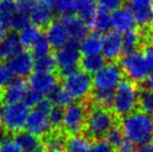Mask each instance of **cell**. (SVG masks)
Listing matches in <instances>:
<instances>
[{
  "label": "cell",
  "instance_id": "41",
  "mask_svg": "<svg viewBox=\"0 0 153 152\" xmlns=\"http://www.w3.org/2000/svg\"><path fill=\"white\" fill-rule=\"evenodd\" d=\"M22 148L20 145L13 139L5 141L0 144V152H22Z\"/></svg>",
  "mask_w": 153,
  "mask_h": 152
},
{
  "label": "cell",
  "instance_id": "51",
  "mask_svg": "<svg viewBox=\"0 0 153 152\" xmlns=\"http://www.w3.org/2000/svg\"><path fill=\"white\" fill-rule=\"evenodd\" d=\"M152 7H153V0H152Z\"/></svg>",
  "mask_w": 153,
  "mask_h": 152
},
{
  "label": "cell",
  "instance_id": "26",
  "mask_svg": "<svg viewBox=\"0 0 153 152\" xmlns=\"http://www.w3.org/2000/svg\"><path fill=\"white\" fill-rule=\"evenodd\" d=\"M92 142L83 133L69 136L67 139L66 152H91Z\"/></svg>",
  "mask_w": 153,
  "mask_h": 152
},
{
  "label": "cell",
  "instance_id": "40",
  "mask_svg": "<svg viewBox=\"0 0 153 152\" xmlns=\"http://www.w3.org/2000/svg\"><path fill=\"white\" fill-rule=\"evenodd\" d=\"M91 152H116V148L105 139H101L93 141Z\"/></svg>",
  "mask_w": 153,
  "mask_h": 152
},
{
  "label": "cell",
  "instance_id": "27",
  "mask_svg": "<svg viewBox=\"0 0 153 152\" xmlns=\"http://www.w3.org/2000/svg\"><path fill=\"white\" fill-rule=\"evenodd\" d=\"M139 110L153 117V89L139 83Z\"/></svg>",
  "mask_w": 153,
  "mask_h": 152
},
{
  "label": "cell",
  "instance_id": "28",
  "mask_svg": "<svg viewBox=\"0 0 153 152\" xmlns=\"http://www.w3.org/2000/svg\"><path fill=\"white\" fill-rule=\"evenodd\" d=\"M22 48L20 44V40L17 33H6V36L0 43V50H1L2 56L4 57H10L13 54L19 51Z\"/></svg>",
  "mask_w": 153,
  "mask_h": 152
},
{
  "label": "cell",
  "instance_id": "4",
  "mask_svg": "<svg viewBox=\"0 0 153 152\" xmlns=\"http://www.w3.org/2000/svg\"><path fill=\"white\" fill-rule=\"evenodd\" d=\"M62 87L69 92L74 101L90 100L94 90L91 75L81 69H74L64 73Z\"/></svg>",
  "mask_w": 153,
  "mask_h": 152
},
{
  "label": "cell",
  "instance_id": "47",
  "mask_svg": "<svg viewBox=\"0 0 153 152\" xmlns=\"http://www.w3.org/2000/svg\"><path fill=\"white\" fill-rule=\"evenodd\" d=\"M17 1L19 2V3L21 4V5H24V6H28L29 4H31L33 1H36V0H17Z\"/></svg>",
  "mask_w": 153,
  "mask_h": 152
},
{
  "label": "cell",
  "instance_id": "34",
  "mask_svg": "<svg viewBox=\"0 0 153 152\" xmlns=\"http://www.w3.org/2000/svg\"><path fill=\"white\" fill-rule=\"evenodd\" d=\"M62 118H64V110L59 106H53L52 110L48 114V120L50 123L51 129L59 130L62 129Z\"/></svg>",
  "mask_w": 153,
  "mask_h": 152
},
{
  "label": "cell",
  "instance_id": "2",
  "mask_svg": "<svg viewBox=\"0 0 153 152\" xmlns=\"http://www.w3.org/2000/svg\"><path fill=\"white\" fill-rule=\"evenodd\" d=\"M120 125L124 136L135 145H143L153 141V117L137 110L122 118Z\"/></svg>",
  "mask_w": 153,
  "mask_h": 152
},
{
  "label": "cell",
  "instance_id": "13",
  "mask_svg": "<svg viewBox=\"0 0 153 152\" xmlns=\"http://www.w3.org/2000/svg\"><path fill=\"white\" fill-rule=\"evenodd\" d=\"M45 38L51 47L55 49L61 48L71 41L67 26L62 18L59 20H53L50 24L47 25Z\"/></svg>",
  "mask_w": 153,
  "mask_h": 152
},
{
  "label": "cell",
  "instance_id": "6",
  "mask_svg": "<svg viewBox=\"0 0 153 152\" xmlns=\"http://www.w3.org/2000/svg\"><path fill=\"white\" fill-rule=\"evenodd\" d=\"M28 108L23 102L4 103L0 106V118L3 129L12 134L24 129L29 115Z\"/></svg>",
  "mask_w": 153,
  "mask_h": 152
},
{
  "label": "cell",
  "instance_id": "38",
  "mask_svg": "<svg viewBox=\"0 0 153 152\" xmlns=\"http://www.w3.org/2000/svg\"><path fill=\"white\" fill-rule=\"evenodd\" d=\"M44 98V95L40 92L36 91L33 89H28L26 95L23 100V103L27 106V108H36L39 103H40L41 100Z\"/></svg>",
  "mask_w": 153,
  "mask_h": 152
},
{
  "label": "cell",
  "instance_id": "10",
  "mask_svg": "<svg viewBox=\"0 0 153 152\" xmlns=\"http://www.w3.org/2000/svg\"><path fill=\"white\" fill-rule=\"evenodd\" d=\"M27 10L31 23L40 28L52 22L55 13L53 0H36L29 4Z\"/></svg>",
  "mask_w": 153,
  "mask_h": 152
},
{
  "label": "cell",
  "instance_id": "14",
  "mask_svg": "<svg viewBox=\"0 0 153 152\" xmlns=\"http://www.w3.org/2000/svg\"><path fill=\"white\" fill-rule=\"evenodd\" d=\"M24 128L25 130L31 132L32 134L39 136L40 139H42L49 131L52 130L48 120V115L36 108L31 112H29Z\"/></svg>",
  "mask_w": 153,
  "mask_h": 152
},
{
  "label": "cell",
  "instance_id": "17",
  "mask_svg": "<svg viewBox=\"0 0 153 152\" xmlns=\"http://www.w3.org/2000/svg\"><path fill=\"white\" fill-rule=\"evenodd\" d=\"M132 12L137 26H145L153 21L152 0H126Z\"/></svg>",
  "mask_w": 153,
  "mask_h": 152
},
{
  "label": "cell",
  "instance_id": "7",
  "mask_svg": "<svg viewBox=\"0 0 153 152\" xmlns=\"http://www.w3.org/2000/svg\"><path fill=\"white\" fill-rule=\"evenodd\" d=\"M124 76L119 62H108L93 75L94 91L115 92Z\"/></svg>",
  "mask_w": 153,
  "mask_h": 152
},
{
  "label": "cell",
  "instance_id": "37",
  "mask_svg": "<svg viewBox=\"0 0 153 152\" xmlns=\"http://www.w3.org/2000/svg\"><path fill=\"white\" fill-rule=\"evenodd\" d=\"M14 76L15 75L7 64L0 61V90H3L5 87H7L8 83L14 79Z\"/></svg>",
  "mask_w": 153,
  "mask_h": 152
},
{
  "label": "cell",
  "instance_id": "45",
  "mask_svg": "<svg viewBox=\"0 0 153 152\" xmlns=\"http://www.w3.org/2000/svg\"><path fill=\"white\" fill-rule=\"evenodd\" d=\"M135 152H153V141L137 147Z\"/></svg>",
  "mask_w": 153,
  "mask_h": 152
},
{
  "label": "cell",
  "instance_id": "43",
  "mask_svg": "<svg viewBox=\"0 0 153 152\" xmlns=\"http://www.w3.org/2000/svg\"><path fill=\"white\" fill-rule=\"evenodd\" d=\"M143 52L144 55H145L148 68H149L150 71L153 72V44L146 45L145 47H143Z\"/></svg>",
  "mask_w": 153,
  "mask_h": 152
},
{
  "label": "cell",
  "instance_id": "44",
  "mask_svg": "<svg viewBox=\"0 0 153 152\" xmlns=\"http://www.w3.org/2000/svg\"><path fill=\"white\" fill-rule=\"evenodd\" d=\"M52 108H53V103L50 100V98H43L40 101V103L36 106V108L42 110L43 113H45V114H47V115L50 113Z\"/></svg>",
  "mask_w": 153,
  "mask_h": 152
},
{
  "label": "cell",
  "instance_id": "32",
  "mask_svg": "<svg viewBox=\"0 0 153 152\" xmlns=\"http://www.w3.org/2000/svg\"><path fill=\"white\" fill-rule=\"evenodd\" d=\"M56 68V62H55L54 56H52L51 54L38 57L34 61V71L53 73Z\"/></svg>",
  "mask_w": 153,
  "mask_h": 152
},
{
  "label": "cell",
  "instance_id": "42",
  "mask_svg": "<svg viewBox=\"0 0 153 152\" xmlns=\"http://www.w3.org/2000/svg\"><path fill=\"white\" fill-rule=\"evenodd\" d=\"M135 150L137 145L127 139H124L121 144L116 148V152H135Z\"/></svg>",
  "mask_w": 153,
  "mask_h": 152
},
{
  "label": "cell",
  "instance_id": "1",
  "mask_svg": "<svg viewBox=\"0 0 153 152\" xmlns=\"http://www.w3.org/2000/svg\"><path fill=\"white\" fill-rule=\"evenodd\" d=\"M120 122L121 119L111 108L92 104L82 133L92 141L105 139L109 130Z\"/></svg>",
  "mask_w": 153,
  "mask_h": 152
},
{
  "label": "cell",
  "instance_id": "20",
  "mask_svg": "<svg viewBox=\"0 0 153 152\" xmlns=\"http://www.w3.org/2000/svg\"><path fill=\"white\" fill-rule=\"evenodd\" d=\"M102 45H103L102 33H98V31L88 33L78 43L79 50H80V53L82 55L100 53L102 51Z\"/></svg>",
  "mask_w": 153,
  "mask_h": 152
},
{
  "label": "cell",
  "instance_id": "22",
  "mask_svg": "<svg viewBox=\"0 0 153 152\" xmlns=\"http://www.w3.org/2000/svg\"><path fill=\"white\" fill-rule=\"evenodd\" d=\"M75 6L76 14L79 18L85 21L90 28H92L98 10L96 0H75Z\"/></svg>",
  "mask_w": 153,
  "mask_h": 152
},
{
  "label": "cell",
  "instance_id": "9",
  "mask_svg": "<svg viewBox=\"0 0 153 152\" xmlns=\"http://www.w3.org/2000/svg\"><path fill=\"white\" fill-rule=\"evenodd\" d=\"M56 66L62 73L71 70L77 69L81 59V53L79 50L78 43L70 41L61 48L56 49L54 54Z\"/></svg>",
  "mask_w": 153,
  "mask_h": 152
},
{
  "label": "cell",
  "instance_id": "49",
  "mask_svg": "<svg viewBox=\"0 0 153 152\" xmlns=\"http://www.w3.org/2000/svg\"><path fill=\"white\" fill-rule=\"evenodd\" d=\"M1 102H2V93L0 92V105H1Z\"/></svg>",
  "mask_w": 153,
  "mask_h": 152
},
{
  "label": "cell",
  "instance_id": "21",
  "mask_svg": "<svg viewBox=\"0 0 153 152\" xmlns=\"http://www.w3.org/2000/svg\"><path fill=\"white\" fill-rule=\"evenodd\" d=\"M20 8V3L17 0H0V22L7 29L13 28L14 20Z\"/></svg>",
  "mask_w": 153,
  "mask_h": 152
},
{
  "label": "cell",
  "instance_id": "36",
  "mask_svg": "<svg viewBox=\"0 0 153 152\" xmlns=\"http://www.w3.org/2000/svg\"><path fill=\"white\" fill-rule=\"evenodd\" d=\"M105 140H106L109 144L113 145L115 148H117V147L121 144L122 141L124 140V133H123V130L121 128L120 123L109 130L108 133L105 136Z\"/></svg>",
  "mask_w": 153,
  "mask_h": 152
},
{
  "label": "cell",
  "instance_id": "35",
  "mask_svg": "<svg viewBox=\"0 0 153 152\" xmlns=\"http://www.w3.org/2000/svg\"><path fill=\"white\" fill-rule=\"evenodd\" d=\"M51 48H52V47L49 44L48 41L46 40V38L43 37L31 48V53L34 56V59H38V57H42V56H45V55L50 54Z\"/></svg>",
  "mask_w": 153,
  "mask_h": 152
},
{
  "label": "cell",
  "instance_id": "5",
  "mask_svg": "<svg viewBox=\"0 0 153 152\" xmlns=\"http://www.w3.org/2000/svg\"><path fill=\"white\" fill-rule=\"evenodd\" d=\"M91 105L92 103H90L89 100H85L74 101L64 108L62 131L68 136L82 133Z\"/></svg>",
  "mask_w": 153,
  "mask_h": 152
},
{
  "label": "cell",
  "instance_id": "25",
  "mask_svg": "<svg viewBox=\"0 0 153 152\" xmlns=\"http://www.w3.org/2000/svg\"><path fill=\"white\" fill-rule=\"evenodd\" d=\"M14 140L20 145L24 152H33L42 143L39 136L32 134L27 130H21L14 134Z\"/></svg>",
  "mask_w": 153,
  "mask_h": 152
},
{
  "label": "cell",
  "instance_id": "30",
  "mask_svg": "<svg viewBox=\"0 0 153 152\" xmlns=\"http://www.w3.org/2000/svg\"><path fill=\"white\" fill-rule=\"evenodd\" d=\"M111 27V15L109 14L108 10H105L103 8L97 10L96 17H95L94 25L93 28L96 29V31L100 33H106L109 31Z\"/></svg>",
  "mask_w": 153,
  "mask_h": 152
},
{
  "label": "cell",
  "instance_id": "15",
  "mask_svg": "<svg viewBox=\"0 0 153 152\" xmlns=\"http://www.w3.org/2000/svg\"><path fill=\"white\" fill-rule=\"evenodd\" d=\"M28 85L30 89L42 93L43 95H49L59 85L56 75L48 72L34 71L29 75Z\"/></svg>",
  "mask_w": 153,
  "mask_h": 152
},
{
  "label": "cell",
  "instance_id": "3",
  "mask_svg": "<svg viewBox=\"0 0 153 152\" xmlns=\"http://www.w3.org/2000/svg\"><path fill=\"white\" fill-rule=\"evenodd\" d=\"M113 110L120 119L139 110V83L124 76L115 91Z\"/></svg>",
  "mask_w": 153,
  "mask_h": 152
},
{
  "label": "cell",
  "instance_id": "33",
  "mask_svg": "<svg viewBox=\"0 0 153 152\" xmlns=\"http://www.w3.org/2000/svg\"><path fill=\"white\" fill-rule=\"evenodd\" d=\"M55 13L61 17H67L76 14L75 0H53Z\"/></svg>",
  "mask_w": 153,
  "mask_h": 152
},
{
  "label": "cell",
  "instance_id": "46",
  "mask_svg": "<svg viewBox=\"0 0 153 152\" xmlns=\"http://www.w3.org/2000/svg\"><path fill=\"white\" fill-rule=\"evenodd\" d=\"M6 27L4 26L3 24H2L1 22H0V43L2 42V40L4 39V37L6 36Z\"/></svg>",
  "mask_w": 153,
  "mask_h": 152
},
{
  "label": "cell",
  "instance_id": "16",
  "mask_svg": "<svg viewBox=\"0 0 153 152\" xmlns=\"http://www.w3.org/2000/svg\"><path fill=\"white\" fill-rule=\"evenodd\" d=\"M111 26L120 33H126L137 28V23L131 10L124 4L111 14Z\"/></svg>",
  "mask_w": 153,
  "mask_h": 152
},
{
  "label": "cell",
  "instance_id": "29",
  "mask_svg": "<svg viewBox=\"0 0 153 152\" xmlns=\"http://www.w3.org/2000/svg\"><path fill=\"white\" fill-rule=\"evenodd\" d=\"M141 42H140V37L137 28L124 33L122 44V55L129 54V53L135 52V51L141 50Z\"/></svg>",
  "mask_w": 153,
  "mask_h": 152
},
{
  "label": "cell",
  "instance_id": "11",
  "mask_svg": "<svg viewBox=\"0 0 153 152\" xmlns=\"http://www.w3.org/2000/svg\"><path fill=\"white\" fill-rule=\"evenodd\" d=\"M34 61L36 59L31 52L21 48L8 57L7 65L15 76L18 78H25L34 71Z\"/></svg>",
  "mask_w": 153,
  "mask_h": 152
},
{
  "label": "cell",
  "instance_id": "48",
  "mask_svg": "<svg viewBox=\"0 0 153 152\" xmlns=\"http://www.w3.org/2000/svg\"><path fill=\"white\" fill-rule=\"evenodd\" d=\"M3 130V126H2V122H1V118H0V132Z\"/></svg>",
  "mask_w": 153,
  "mask_h": 152
},
{
  "label": "cell",
  "instance_id": "50",
  "mask_svg": "<svg viewBox=\"0 0 153 152\" xmlns=\"http://www.w3.org/2000/svg\"><path fill=\"white\" fill-rule=\"evenodd\" d=\"M1 59H3V56H2V53H1V50H0V61H1Z\"/></svg>",
  "mask_w": 153,
  "mask_h": 152
},
{
  "label": "cell",
  "instance_id": "23",
  "mask_svg": "<svg viewBox=\"0 0 153 152\" xmlns=\"http://www.w3.org/2000/svg\"><path fill=\"white\" fill-rule=\"evenodd\" d=\"M18 37L22 48L31 49L43 38V33L41 31L40 27L31 23L23 29L19 30Z\"/></svg>",
  "mask_w": 153,
  "mask_h": 152
},
{
  "label": "cell",
  "instance_id": "12",
  "mask_svg": "<svg viewBox=\"0 0 153 152\" xmlns=\"http://www.w3.org/2000/svg\"><path fill=\"white\" fill-rule=\"evenodd\" d=\"M123 37L118 30H109L103 37L102 55L108 62H118L122 56Z\"/></svg>",
  "mask_w": 153,
  "mask_h": 152
},
{
  "label": "cell",
  "instance_id": "19",
  "mask_svg": "<svg viewBox=\"0 0 153 152\" xmlns=\"http://www.w3.org/2000/svg\"><path fill=\"white\" fill-rule=\"evenodd\" d=\"M62 19L66 24L70 39L73 42H79L89 33L90 27L78 16L71 15V16L62 17Z\"/></svg>",
  "mask_w": 153,
  "mask_h": 152
},
{
  "label": "cell",
  "instance_id": "24",
  "mask_svg": "<svg viewBox=\"0 0 153 152\" xmlns=\"http://www.w3.org/2000/svg\"><path fill=\"white\" fill-rule=\"evenodd\" d=\"M105 62H106V59L100 53L87 54L81 56L79 66H80V69L85 71V73L90 74V75H94L105 65Z\"/></svg>",
  "mask_w": 153,
  "mask_h": 152
},
{
  "label": "cell",
  "instance_id": "39",
  "mask_svg": "<svg viewBox=\"0 0 153 152\" xmlns=\"http://www.w3.org/2000/svg\"><path fill=\"white\" fill-rule=\"evenodd\" d=\"M99 8H103L108 12H114L126 3V0H96Z\"/></svg>",
  "mask_w": 153,
  "mask_h": 152
},
{
  "label": "cell",
  "instance_id": "8",
  "mask_svg": "<svg viewBox=\"0 0 153 152\" xmlns=\"http://www.w3.org/2000/svg\"><path fill=\"white\" fill-rule=\"evenodd\" d=\"M118 62L126 77L137 83H143L147 79L149 68L146 63L143 49L122 55Z\"/></svg>",
  "mask_w": 153,
  "mask_h": 152
},
{
  "label": "cell",
  "instance_id": "18",
  "mask_svg": "<svg viewBox=\"0 0 153 152\" xmlns=\"http://www.w3.org/2000/svg\"><path fill=\"white\" fill-rule=\"evenodd\" d=\"M28 91V83L23 78L13 79L2 92V101L4 103H21Z\"/></svg>",
  "mask_w": 153,
  "mask_h": 152
},
{
  "label": "cell",
  "instance_id": "31",
  "mask_svg": "<svg viewBox=\"0 0 153 152\" xmlns=\"http://www.w3.org/2000/svg\"><path fill=\"white\" fill-rule=\"evenodd\" d=\"M49 98L54 105L62 108L74 102V99L69 94V92L64 87H59V85L49 94Z\"/></svg>",
  "mask_w": 153,
  "mask_h": 152
}]
</instances>
